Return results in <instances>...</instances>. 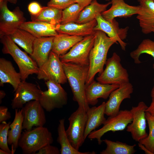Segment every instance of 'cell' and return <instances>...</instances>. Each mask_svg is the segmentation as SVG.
I'll use <instances>...</instances> for the list:
<instances>
[{"label": "cell", "instance_id": "6da1fadb", "mask_svg": "<svg viewBox=\"0 0 154 154\" xmlns=\"http://www.w3.org/2000/svg\"><path fill=\"white\" fill-rule=\"evenodd\" d=\"M94 46L89 54V70L86 86L94 80L96 75L100 74L104 70L107 59L108 52L116 41L108 36L103 31H95Z\"/></svg>", "mask_w": 154, "mask_h": 154}, {"label": "cell", "instance_id": "7a4b0ae2", "mask_svg": "<svg viewBox=\"0 0 154 154\" xmlns=\"http://www.w3.org/2000/svg\"><path fill=\"white\" fill-rule=\"evenodd\" d=\"M64 70L73 93V100L86 112L90 108L85 96L86 83L89 66L62 63Z\"/></svg>", "mask_w": 154, "mask_h": 154}, {"label": "cell", "instance_id": "3957f363", "mask_svg": "<svg viewBox=\"0 0 154 154\" xmlns=\"http://www.w3.org/2000/svg\"><path fill=\"white\" fill-rule=\"evenodd\" d=\"M0 38L3 45V53L9 54L13 58L18 66L22 81H25L30 75L38 74L39 68L35 61L21 50L9 35L3 36Z\"/></svg>", "mask_w": 154, "mask_h": 154}, {"label": "cell", "instance_id": "277c9868", "mask_svg": "<svg viewBox=\"0 0 154 154\" xmlns=\"http://www.w3.org/2000/svg\"><path fill=\"white\" fill-rule=\"evenodd\" d=\"M54 140L51 133L43 126L37 127L21 134L19 147L24 154H35L45 146L51 144Z\"/></svg>", "mask_w": 154, "mask_h": 154}, {"label": "cell", "instance_id": "5b68a950", "mask_svg": "<svg viewBox=\"0 0 154 154\" xmlns=\"http://www.w3.org/2000/svg\"><path fill=\"white\" fill-rule=\"evenodd\" d=\"M121 58L116 52L107 59L106 68L96 78L99 82L106 84L120 85L129 82V74L126 69L121 63Z\"/></svg>", "mask_w": 154, "mask_h": 154}, {"label": "cell", "instance_id": "8992f818", "mask_svg": "<svg viewBox=\"0 0 154 154\" xmlns=\"http://www.w3.org/2000/svg\"><path fill=\"white\" fill-rule=\"evenodd\" d=\"M45 84L48 90L41 91L39 101L46 111L62 108L67 104V93L60 84L50 80L46 81Z\"/></svg>", "mask_w": 154, "mask_h": 154}, {"label": "cell", "instance_id": "52a82bcc", "mask_svg": "<svg viewBox=\"0 0 154 154\" xmlns=\"http://www.w3.org/2000/svg\"><path fill=\"white\" fill-rule=\"evenodd\" d=\"M132 120V115L130 110H119L116 115L109 116L102 128L91 132L88 137L91 140L96 139L98 144L100 145L102 142L101 138L105 133L110 131L114 132L123 130Z\"/></svg>", "mask_w": 154, "mask_h": 154}, {"label": "cell", "instance_id": "ba28073f", "mask_svg": "<svg viewBox=\"0 0 154 154\" xmlns=\"http://www.w3.org/2000/svg\"><path fill=\"white\" fill-rule=\"evenodd\" d=\"M7 2L4 1L0 3V37L12 34L26 21L19 7H16L11 11L7 7Z\"/></svg>", "mask_w": 154, "mask_h": 154}, {"label": "cell", "instance_id": "9c48e42d", "mask_svg": "<svg viewBox=\"0 0 154 154\" xmlns=\"http://www.w3.org/2000/svg\"><path fill=\"white\" fill-rule=\"evenodd\" d=\"M87 119L86 111L79 107L68 118L69 125L66 133L72 145L78 150L85 140L84 134Z\"/></svg>", "mask_w": 154, "mask_h": 154}, {"label": "cell", "instance_id": "30bf717a", "mask_svg": "<svg viewBox=\"0 0 154 154\" xmlns=\"http://www.w3.org/2000/svg\"><path fill=\"white\" fill-rule=\"evenodd\" d=\"M94 34L84 37L68 52L59 56L61 61L62 63L89 66V54L94 46Z\"/></svg>", "mask_w": 154, "mask_h": 154}, {"label": "cell", "instance_id": "8fae6325", "mask_svg": "<svg viewBox=\"0 0 154 154\" xmlns=\"http://www.w3.org/2000/svg\"><path fill=\"white\" fill-rule=\"evenodd\" d=\"M37 75L39 80H50L60 84L68 81L59 57L52 51L47 61L39 68Z\"/></svg>", "mask_w": 154, "mask_h": 154}, {"label": "cell", "instance_id": "7c38bea8", "mask_svg": "<svg viewBox=\"0 0 154 154\" xmlns=\"http://www.w3.org/2000/svg\"><path fill=\"white\" fill-rule=\"evenodd\" d=\"M148 106L143 101L139 102L136 106H133L130 110L133 120L127 127V131L131 133L133 139L139 142L146 137L148 135L146 131V110Z\"/></svg>", "mask_w": 154, "mask_h": 154}, {"label": "cell", "instance_id": "4fadbf2b", "mask_svg": "<svg viewBox=\"0 0 154 154\" xmlns=\"http://www.w3.org/2000/svg\"><path fill=\"white\" fill-rule=\"evenodd\" d=\"M23 117V129L30 130L34 126H43L46 122L44 108L39 100L27 103L21 108Z\"/></svg>", "mask_w": 154, "mask_h": 154}, {"label": "cell", "instance_id": "5bb4252c", "mask_svg": "<svg viewBox=\"0 0 154 154\" xmlns=\"http://www.w3.org/2000/svg\"><path fill=\"white\" fill-rule=\"evenodd\" d=\"M95 19L97 24L94 30L101 31L105 33L108 37L114 39L117 44L119 43L121 49L125 51L127 44L123 40L127 37L129 27L120 28L118 22L115 19L112 22H111L105 19L101 14L97 15Z\"/></svg>", "mask_w": 154, "mask_h": 154}, {"label": "cell", "instance_id": "9a60e30c", "mask_svg": "<svg viewBox=\"0 0 154 154\" xmlns=\"http://www.w3.org/2000/svg\"><path fill=\"white\" fill-rule=\"evenodd\" d=\"M42 90L33 84L22 81L15 92L11 106L13 109L22 108L32 100H39Z\"/></svg>", "mask_w": 154, "mask_h": 154}, {"label": "cell", "instance_id": "2e32d148", "mask_svg": "<svg viewBox=\"0 0 154 154\" xmlns=\"http://www.w3.org/2000/svg\"><path fill=\"white\" fill-rule=\"evenodd\" d=\"M133 91V86L129 82L120 84L111 93L106 102L105 114L109 116L117 114L122 102L125 99L130 98Z\"/></svg>", "mask_w": 154, "mask_h": 154}, {"label": "cell", "instance_id": "e0dca14e", "mask_svg": "<svg viewBox=\"0 0 154 154\" xmlns=\"http://www.w3.org/2000/svg\"><path fill=\"white\" fill-rule=\"evenodd\" d=\"M140 10L136 18L142 32L154 33V0H137Z\"/></svg>", "mask_w": 154, "mask_h": 154}, {"label": "cell", "instance_id": "ac0fdd59", "mask_svg": "<svg viewBox=\"0 0 154 154\" xmlns=\"http://www.w3.org/2000/svg\"><path fill=\"white\" fill-rule=\"evenodd\" d=\"M110 8L101 13L106 20L112 22L117 17L127 18L137 14L140 10L139 5L132 6L126 3L124 0H112Z\"/></svg>", "mask_w": 154, "mask_h": 154}, {"label": "cell", "instance_id": "d6986e66", "mask_svg": "<svg viewBox=\"0 0 154 154\" xmlns=\"http://www.w3.org/2000/svg\"><path fill=\"white\" fill-rule=\"evenodd\" d=\"M119 86L104 84L93 80L86 86L85 96L88 103L89 105L94 106L98 103V98L107 99L111 93Z\"/></svg>", "mask_w": 154, "mask_h": 154}, {"label": "cell", "instance_id": "ffe728a7", "mask_svg": "<svg viewBox=\"0 0 154 154\" xmlns=\"http://www.w3.org/2000/svg\"><path fill=\"white\" fill-rule=\"evenodd\" d=\"M54 37L36 38L33 44V52L30 55L39 68L48 60L52 48Z\"/></svg>", "mask_w": 154, "mask_h": 154}, {"label": "cell", "instance_id": "44dd1931", "mask_svg": "<svg viewBox=\"0 0 154 154\" xmlns=\"http://www.w3.org/2000/svg\"><path fill=\"white\" fill-rule=\"evenodd\" d=\"M96 24L95 19L84 23H71L65 24H59L56 25V27L58 33L84 37L94 34L95 31L94 28Z\"/></svg>", "mask_w": 154, "mask_h": 154}, {"label": "cell", "instance_id": "7402d4cb", "mask_svg": "<svg viewBox=\"0 0 154 154\" xmlns=\"http://www.w3.org/2000/svg\"><path fill=\"white\" fill-rule=\"evenodd\" d=\"M56 26L51 23L40 21H25L20 28L25 30L36 38L54 37L58 33Z\"/></svg>", "mask_w": 154, "mask_h": 154}, {"label": "cell", "instance_id": "603a6c76", "mask_svg": "<svg viewBox=\"0 0 154 154\" xmlns=\"http://www.w3.org/2000/svg\"><path fill=\"white\" fill-rule=\"evenodd\" d=\"M0 86H3L5 83L12 85L13 92L17 89L21 82V75L15 70L11 62L5 59L0 58Z\"/></svg>", "mask_w": 154, "mask_h": 154}, {"label": "cell", "instance_id": "cb8c5ba5", "mask_svg": "<svg viewBox=\"0 0 154 154\" xmlns=\"http://www.w3.org/2000/svg\"><path fill=\"white\" fill-rule=\"evenodd\" d=\"M106 102L98 107L90 108L86 112L87 119L84 134V140L90 133L102 124L106 119L104 116Z\"/></svg>", "mask_w": 154, "mask_h": 154}, {"label": "cell", "instance_id": "d4e9b609", "mask_svg": "<svg viewBox=\"0 0 154 154\" xmlns=\"http://www.w3.org/2000/svg\"><path fill=\"white\" fill-rule=\"evenodd\" d=\"M84 37L70 35L58 33L54 37L51 51L59 57L68 52L76 44L82 40Z\"/></svg>", "mask_w": 154, "mask_h": 154}, {"label": "cell", "instance_id": "484cf974", "mask_svg": "<svg viewBox=\"0 0 154 154\" xmlns=\"http://www.w3.org/2000/svg\"><path fill=\"white\" fill-rule=\"evenodd\" d=\"M23 120L22 109H15L14 118L10 125V129L8 133V144L11 145L12 154L14 153L19 147V142L23 129Z\"/></svg>", "mask_w": 154, "mask_h": 154}, {"label": "cell", "instance_id": "4316f807", "mask_svg": "<svg viewBox=\"0 0 154 154\" xmlns=\"http://www.w3.org/2000/svg\"><path fill=\"white\" fill-rule=\"evenodd\" d=\"M111 4V1L105 4H101L97 0H93L81 11L76 23H84L92 21L95 19L97 15L106 10Z\"/></svg>", "mask_w": 154, "mask_h": 154}, {"label": "cell", "instance_id": "83f0119b", "mask_svg": "<svg viewBox=\"0 0 154 154\" xmlns=\"http://www.w3.org/2000/svg\"><path fill=\"white\" fill-rule=\"evenodd\" d=\"M65 119L59 120L57 128V141L60 146L61 154H95L94 151L82 152L75 149L72 145L67 136L64 127Z\"/></svg>", "mask_w": 154, "mask_h": 154}, {"label": "cell", "instance_id": "f1b7e54d", "mask_svg": "<svg viewBox=\"0 0 154 154\" xmlns=\"http://www.w3.org/2000/svg\"><path fill=\"white\" fill-rule=\"evenodd\" d=\"M16 44L31 55L33 52L34 42L36 38L27 31L19 28L9 35Z\"/></svg>", "mask_w": 154, "mask_h": 154}, {"label": "cell", "instance_id": "f546056e", "mask_svg": "<svg viewBox=\"0 0 154 154\" xmlns=\"http://www.w3.org/2000/svg\"><path fill=\"white\" fill-rule=\"evenodd\" d=\"M62 11L52 7H43L38 15H31V19L32 21H42L56 25L60 24L61 21Z\"/></svg>", "mask_w": 154, "mask_h": 154}, {"label": "cell", "instance_id": "4dcf8cb0", "mask_svg": "<svg viewBox=\"0 0 154 154\" xmlns=\"http://www.w3.org/2000/svg\"><path fill=\"white\" fill-rule=\"evenodd\" d=\"M106 144V149L100 152L101 154H133L136 151V144L129 145L119 141H114L108 139L102 140Z\"/></svg>", "mask_w": 154, "mask_h": 154}, {"label": "cell", "instance_id": "1f68e13d", "mask_svg": "<svg viewBox=\"0 0 154 154\" xmlns=\"http://www.w3.org/2000/svg\"><path fill=\"white\" fill-rule=\"evenodd\" d=\"M143 54L150 55L154 60V41L148 38L143 40L137 48L130 53V55L135 64H139L141 63L139 57ZM153 67L154 69V63Z\"/></svg>", "mask_w": 154, "mask_h": 154}, {"label": "cell", "instance_id": "d6a6232c", "mask_svg": "<svg viewBox=\"0 0 154 154\" xmlns=\"http://www.w3.org/2000/svg\"><path fill=\"white\" fill-rule=\"evenodd\" d=\"M83 9L78 3H75L63 10L60 24L76 23L80 12Z\"/></svg>", "mask_w": 154, "mask_h": 154}, {"label": "cell", "instance_id": "836d02e7", "mask_svg": "<svg viewBox=\"0 0 154 154\" xmlns=\"http://www.w3.org/2000/svg\"><path fill=\"white\" fill-rule=\"evenodd\" d=\"M145 117L148 125L149 134L146 137L139 142L143 145L152 154H154V117L146 112Z\"/></svg>", "mask_w": 154, "mask_h": 154}, {"label": "cell", "instance_id": "e575fe53", "mask_svg": "<svg viewBox=\"0 0 154 154\" xmlns=\"http://www.w3.org/2000/svg\"><path fill=\"white\" fill-rule=\"evenodd\" d=\"M11 122L7 123L4 121L1 123L0 125V148L9 154H12L11 150L8 146V133L10 128Z\"/></svg>", "mask_w": 154, "mask_h": 154}, {"label": "cell", "instance_id": "d590c367", "mask_svg": "<svg viewBox=\"0 0 154 154\" xmlns=\"http://www.w3.org/2000/svg\"><path fill=\"white\" fill-rule=\"evenodd\" d=\"M75 0H50L47 6L63 10L75 3Z\"/></svg>", "mask_w": 154, "mask_h": 154}, {"label": "cell", "instance_id": "8d00e7d4", "mask_svg": "<svg viewBox=\"0 0 154 154\" xmlns=\"http://www.w3.org/2000/svg\"><path fill=\"white\" fill-rule=\"evenodd\" d=\"M60 150L57 147L51 145V144L47 145L44 147L35 154H60Z\"/></svg>", "mask_w": 154, "mask_h": 154}, {"label": "cell", "instance_id": "74e56055", "mask_svg": "<svg viewBox=\"0 0 154 154\" xmlns=\"http://www.w3.org/2000/svg\"><path fill=\"white\" fill-rule=\"evenodd\" d=\"M43 8L36 1L30 3L28 5V9L31 15L35 16L38 15Z\"/></svg>", "mask_w": 154, "mask_h": 154}, {"label": "cell", "instance_id": "f35d334b", "mask_svg": "<svg viewBox=\"0 0 154 154\" xmlns=\"http://www.w3.org/2000/svg\"><path fill=\"white\" fill-rule=\"evenodd\" d=\"M11 117V114L8 108L5 106H0V123L6 121Z\"/></svg>", "mask_w": 154, "mask_h": 154}, {"label": "cell", "instance_id": "ab89813d", "mask_svg": "<svg viewBox=\"0 0 154 154\" xmlns=\"http://www.w3.org/2000/svg\"><path fill=\"white\" fill-rule=\"evenodd\" d=\"M93 0H75V3H78L83 8L89 5Z\"/></svg>", "mask_w": 154, "mask_h": 154}, {"label": "cell", "instance_id": "60d3db41", "mask_svg": "<svg viewBox=\"0 0 154 154\" xmlns=\"http://www.w3.org/2000/svg\"><path fill=\"white\" fill-rule=\"evenodd\" d=\"M154 117V98H152V102L146 110Z\"/></svg>", "mask_w": 154, "mask_h": 154}, {"label": "cell", "instance_id": "b9f144b4", "mask_svg": "<svg viewBox=\"0 0 154 154\" xmlns=\"http://www.w3.org/2000/svg\"><path fill=\"white\" fill-rule=\"evenodd\" d=\"M138 146L139 148L142 150L144 151L146 154H152L150 152L143 144L139 143Z\"/></svg>", "mask_w": 154, "mask_h": 154}, {"label": "cell", "instance_id": "7bdbcfd3", "mask_svg": "<svg viewBox=\"0 0 154 154\" xmlns=\"http://www.w3.org/2000/svg\"><path fill=\"white\" fill-rule=\"evenodd\" d=\"M6 93L3 90H0V104L2 103V100L6 95Z\"/></svg>", "mask_w": 154, "mask_h": 154}, {"label": "cell", "instance_id": "ee69618b", "mask_svg": "<svg viewBox=\"0 0 154 154\" xmlns=\"http://www.w3.org/2000/svg\"><path fill=\"white\" fill-rule=\"evenodd\" d=\"M4 1H6L7 2L14 4H16L17 1V0H4Z\"/></svg>", "mask_w": 154, "mask_h": 154}, {"label": "cell", "instance_id": "f6af8a7d", "mask_svg": "<svg viewBox=\"0 0 154 154\" xmlns=\"http://www.w3.org/2000/svg\"><path fill=\"white\" fill-rule=\"evenodd\" d=\"M151 96L152 98H154V86H153L151 90Z\"/></svg>", "mask_w": 154, "mask_h": 154}, {"label": "cell", "instance_id": "bcb514c9", "mask_svg": "<svg viewBox=\"0 0 154 154\" xmlns=\"http://www.w3.org/2000/svg\"><path fill=\"white\" fill-rule=\"evenodd\" d=\"M0 154H9L7 152L0 149Z\"/></svg>", "mask_w": 154, "mask_h": 154}, {"label": "cell", "instance_id": "7dc6e473", "mask_svg": "<svg viewBox=\"0 0 154 154\" xmlns=\"http://www.w3.org/2000/svg\"><path fill=\"white\" fill-rule=\"evenodd\" d=\"M4 0H0V3L2 2L3 1H4Z\"/></svg>", "mask_w": 154, "mask_h": 154}, {"label": "cell", "instance_id": "c3c4849f", "mask_svg": "<svg viewBox=\"0 0 154 154\" xmlns=\"http://www.w3.org/2000/svg\"><path fill=\"white\" fill-rule=\"evenodd\" d=\"M106 1H111L112 0H105Z\"/></svg>", "mask_w": 154, "mask_h": 154}, {"label": "cell", "instance_id": "681fc988", "mask_svg": "<svg viewBox=\"0 0 154 154\" xmlns=\"http://www.w3.org/2000/svg\"><path fill=\"white\" fill-rule=\"evenodd\" d=\"M153 81L154 82V78H153Z\"/></svg>", "mask_w": 154, "mask_h": 154}]
</instances>
